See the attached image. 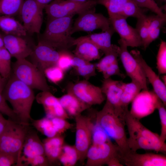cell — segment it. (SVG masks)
<instances>
[{
    "instance_id": "6da1fadb",
    "label": "cell",
    "mask_w": 166,
    "mask_h": 166,
    "mask_svg": "<svg viewBox=\"0 0 166 166\" xmlns=\"http://www.w3.org/2000/svg\"><path fill=\"white\" fill-rule=\"evenodd\" d=\"M32 89L14 75L9 79L2 92L20 122L26 125H30L32 119L30 112L35 98Z\"/></svg>"
},
{
    "instance_id": "7a4b0ae2",
    "label": "cell",
    "mask_w": 166,
    "mask_h": 166,
    "mask_svg": "<svg viewBox=\"0 0 166 166\" xmlns=\"http://www.w3.org/2000/svg\"><path fill=\"white\" fill-rule=\"evenodd\" d=\"M96 122L116 143L120 154L128 152L130 149L125 129V117L119 114L107 101L102 109L96 113Z\"/></svg>"
},
{
    "instance_id": "3957f363",
    "label": "cell",
    "mask_w": 166,
    "mask_h": 166,
    "mask_svg": "<svg viewBox=\"0 0 166 166\" xmlns=\"http://www.w3.org/2000/svg\"><path fill=\"white\" fill-rule=\"evenodd\" d=\"M73 17L49 19L42 40L60 50L74 46L75 38L71 34Z\"/></svg>"
},
{
    "instance_id": "277c9868",
    "label": "cell",
    "mask_w": 166,
    "mask_h": 166,
    "mask_svg": "<svg viewBox=\"0 0 166 166\" xmlns=\"http://www.w3.org/2000/svg\"><path fill=\"white\" fill-rule=\"evenodd\" d=\"M29 126L9 118L6 127L0 136V152L13 156L17 160V163L21 156Z\"/></svg>"
},
{
    "instance_id": "5b68a950",
    "label": "cell",
    "mask_w": 166,
    "mask_h": 166,
    "mask_svg": "<svg viewBox=\"0 0 166 166\" xmlns=\"http://www.w3.org/2000/svg\"><path fill=\"white\" fill-rule=\"evenodd\" d=\"M13 69L14 76L32 89L52 92L44 72L26 58L17 60Z\"/></svg>"
},
{
    "instance_id": "8992f818",
    "label": "cell",
    "mask_w": 166,
    "mask_h": 166,
    "mask_svg": "<svg viewBox=\"0 0 166 166\" xmlns=\"http://www.w3.org/2000/svg\"><path fill=\"white\" fill-rule=\"evenodd\" d=\"M97 0L79 2L72 0H53L44 9L49 19L74 16L95 8Z\"/></svg>"
},
{
    "instance_id": "52a82bcc",
    "label": "cell",
    "mask_w": 166,
    "mask_h": 166,
    "mask_svg": "<svg viewBox=\"0 0 166 166\" xmlns=\"http://www.w3.org/2000/svg\"><path fill=\"white\" fill-rule=\"evenodd\" d=\"M74 118L76 130L74 146L79 154V161L83 164L86 159L87 151L92 144L94 124L90 118L81 114Z\"/></svg>"
},
{
    "instance_id": "ba28073f",
    "label": "cell",
    "mask_w": 166,
    "mask_h": 166,
    "mask_svg": "<svg viewBox=\"0 0 166 166\" xmlns=\"http://www.w3.org/2000/svg\"><path fill=\"white\" fill-rule=\"evenodd\" d=\"M110 25L109 18L96 13L94 8L78 15L72 26L71 34L80 31L91 32L97 29H101L104 32L108 30Z\"/></svg>"
},
{
    "instance_id": "9c48e42d",
    "label": "cell",
    "mask_w": 166,
    "mask_h": 166,
    "mask_svg": "<svg viewBox=\"0 0 166 166\" xmlns=\"http://www.w3.org/2000/svg\"><path fill=\"white\" fill-rule=\"evenodd\" d=\"M67 92L73 94L90 106L101 104L105 98L101 87L95 85L85 79L69 84Z\"/></svg>"
},
{
    "instance_id": "30bf717a",
    "label": "cell",
    "mask_w": 166,
    "mask_h": 166,
    "mask_svg": "<svg viewBox=\"0 0 166 166\" xmlns=\"http://www.w3.org/2000/svg\"><path fill=\"white\" fill-rule=\"evenodd\" d=\"M44 8L35 0H24L19 13L27 32L40 33L43 22V10Z\"/></svg>"
},
{
    "instance_id": "8fae6325",
    "label": "cell",
    "mask_w": 166,
    "mask_h": 166,
    "mask_svg": "<svg viewBox=\"0 0 166 166\" xmlns=\"http://www.w3.org/2000/svg\"><path fill=\"white\" fill-rule=\"evenodd\" d=\"M120 45L119 54L127 75L132 81L139 83L142 90H148L147 79L140 66L136 59L129 53L125 42L121 39L118 41Z\"/></svg>"
},
{
    "instance_id": "7c38bea8",
    "label": "cell",
    "mask_w": 166,
    "mask_h": 166,
    "mask_svg": "<svg viewBox=\"0 0 166 166\" xmlns=\"http://www.w3.org/2000/svg\"><path fill=\"white\" fill-rule=\"evenodd\" d=\"M117 145L110 140L101 144H91L86 154V166H101L106 164L113 157L119 156Z\"/></svg>"
},
{
    "instance_id": "4fadbf2b",
    "label": "cell",
    "mask_w": 166,
    "mask_h": 166,
    "mask_svg": "<svg viewBox=\"0 0 166 166\" xmlns=\"http://www.w3.org/2000/svg\"><path fill=\"white\" fill-rule=\"evenodd\" d=\"M121 163L127 166H166L165 154L146 153H137L129 150L127 152L119 155Z\"/></svg>"
},
{
    "instance_id": "5bb4252c",
    "label": "cell",
    "mask_w": 166,
    "mask_h": 166,
    "mask_svg": "<svg viewBox=\"0 0 166 166\" xmlns=\"http://www.w3.org/2000/svg\"><path fill=\"white\" fill-rule=\"evenodd\" d=\"M57 49L41 40L33 49L30 55L32 63L43 72L47 68L56 65L59 57V51Z\"/></svg>"
},
{
    "instance_id": "9a60e30c",
    "label": "cell",
    "mask_w": 166,
    "mask_h": 166,
    "mask_svg": "<svg viewBox=\"0 0 166 166\" xmlns=\"http://www.w3.org/2000/svg\"><path fill=\"white\" fill-rule=\"evenodd\" d=\"M111 25L119 35L128 46L137 47L142 46L139 35L136 28L127 23L126 18L121 15L109 18Z\"/></svg>"
},
{
    "instance_id": "2e32d148",
    "label": "cell",
    "mask_w": 166,
    "mask_h": 166,
    "mask_svg": "<svg viewBox=\"0 0 166 166\" xmlns=\"http://www.w3.org/2000/svg\"><path fill=\"white\" fill-rule=\"evenodd\" d=\"M124 120L129 135H135L144 138L160 148L166 155V144L160 140L159 135L149 130L138 120L132 116L129 111L126 113Z\"/></svg>"
},
{
    "instance_id": "e0dca14e",
    "label": "cell",
    "mask_w": 166,
    "mask_h": 166,
    "mask_svg": "<svg viewBox=\"0 0 166 166\" xmlns=\"http://www.w3.org/2000/svg\"><path fill=\"white\" fill-rule=\"evenodd\" d=\"M130 53L140 66L147 80L152 86L154 93L166 106V85L147 63L139 51L133 50Z\"/></svg>"
},
{
    "instance_id": "ac0fdd59",
    "label": "cell",
    "mask_w": 166,
    "mask_h": 166,
    "mask_svg": "<svg viewBox=\"0 0 166 166\" xmlns=\"http://www.w3.org/2000/svg\"><path fill=\"white\" fill-rule=\"evenodd\" d=\"M125 83L122 81L115 80L111 77L104 79L101 87L106 101L120 115L125 116L122 110L120 99Z\"/></svg>"
},
{
    "instance_id": "d6986e66",
    "label": "cell",
    "mask_w": 166,
    "mask_h": 166,
    "mask_svg": "<svg viewBox=\"0 0 166 166\" xmlns=\"http://www.w3.org/2000/svg\"><path fill=\"white\" fill-rule=\"evenodd\" d=\"M35 99L38 104L43 106L47 117L50 118L57 117L65 119L69 118L58 98L54 96L52 92L41 91L37 94Z\"/></svg>"
},
{
    "instance_id": "ffe728a7",
    "label": "cell",
    "mask_w": 166,
    "mask_h": 166,
    "mask_svg": "<svg viewBox=\"0 0 166 166\" xmlns=\"http://www.w3.org/2000/svg\"><path fill=\"white\" fill-rule=\"evenodd\" d=\"M3 39L4 47L17 60L26 58L32 53L33 49L23 37L6 34Z\"/></svg>"
},
{
    "instance_id": "44dd1931",
    "label": "cell",
    "mask_w": 166,
    "mask_h": 166,
    "mask_svg": "<svg viewBox=\"0 0 166 166\" xmlns=\"http://www.w3.org/2000/svg\"><path fill=\"white\" fill-rule=\"evenodd\" d=\"M119 49V46L116 45L113 51L105 54V56L96 64V69L101 73L104 79L109 78L114 75L122 78L124 77V75L121 72L117 61Z\"/></svg>"
},
{
    "instance_id": "7402d4cb",
    "label": "cell",
    "mask_w": 166,
    "mask_h": 166,
    "mask_svg": "<svg viewBox=\"0 0 166 166\" xmlns=\"http://www.w3.org/2000/svg\"><path fill=\"white\" fill-rule=\"evenodd\" d=\"M132 102L130 111L131 115L136 118L140 120L152 113L156 109V106L159 98L154 93L152 96H148L145 98H142L140 93Z\"/></svg>"
},
{
    "instance_id": "603a6c76",
    "label": "cell",
    "mask_w": 166,
    "mask_h": 166,
    "mask_svg": "<svg viewBox=\"0 0 166 166\" xmlns=\"http://www.w3.org/2000/svg\"><path fill=\"white\" fill-rule=\"evenodd\" d=\"M74 55L89 62L100 57V50L86 36L75 38Z\"/></svg>"
},
{
    "instance_id": "cb8c5ba5",
    "label": "cell",
    "mask_w": 166,
    "mask_h": 166,
    "mask_svg": "<svg viewBox=\"0 0 166 166\" xmlns=\"http://www.w3.org/2000/svg\"><path fill=\"white\" fill-rule=\"evenodd\" d=\"M22 150L24 156L21 157L23 158H30L38 155H45L43 142L37 132L30 128L25 136Z\"/></svg>"
},
{
    "instance_id": "d4e9b609",
    "label": "cell",
    "mask_w": 166,
    "mask_h": 166,
    "mask_svg": "<svg viewBox=\"0 0 166 166\" xmlns=\"http://www.w3.org/2000/svg\"><path fill=\"white\" fill-rule=\"evenodd\" d=\"M58 98L69 117L75 118L91 107L69 92H67L66 94Z\"/></svg>"
},
{
    "instance_id": "484cf974",
    "label": "cell",
    "mask_w": 166,
    "mask_h": 166,
    "mask_svg": "<svg viewBox=\"0 0 166 166\" xmlns=\"http://www.w3.org/2000/svg\"><path fill=\"white\" fill-rule=\"evenodd\" d=\"M45 154L49 165L59 161V158L64 144V137L61 135L47 137L43 140Z\"/></svg>"
},
{
    "instance_id": "4316f807",
    "label": "cell",
    "mask_w": 166,
    "mask_h": 166,
    "mask_svg": "<svg viewBox=\"0 0 166 166\" xmlns=\"http://www.w3.org/2000/svg\"><path fill=\"white\" fill-rule=\"evenodd\" d=\"M115 31L111 26L107 30L86 36L105 54L113 51L117 45L111 44V39Z\"/></svg>"
},
{
    "instance_id": "83f0119b",
    "label": "cell",
    "mask_w": 166,
    "mask_h": 166,
    "mask_svg": "<svg viewBox=\"0 0 166 166\" xmlns=\"http://www.w3.org/2000/svg\"><path fill=\"white\" fill-rule=\"evenodd\" d=\"M0 29L6 35L21 37L27 32L23 25L10 16L0 15Z\"/></svg>"
},
{
    "instance_id": "f1b7e54d",
    "label": "cell",
    "mask_w": 166,
    "mask_h": 166,
    "mask_svg": "<svg viewBox=\"0 0 166 166\" xmlns=\"http://www.w3.org/2000/svg\"><path fill=\"white\" fill-rule=\"evenodd\" d=\"M142 89L140 85L136 81H132L130 83H124L120 99L121 107L124 113L128 111V105L132 102Z\"/></svg>"
},
{
    "instance_id": "f546056e",
    "label": "cell",
    "mask_w": 166,
    "mask_h": 166,
    "mask_svg": "<svg viewBox=\"0 0 166 166\" xmlns=\"http://www.w3.org/2000/svg\"><path fill=\"white\" fill-rule=\"evenodd\" d=\"M128 146L131 150L136 151L139 149L153 150L165 154L160 148L149 140L141 137L129 135L127 138Z\"/></svg>"
},
{
    "instance_id": "4dcf8cb0",
    "label": "cell",
    "mask_w": 166,
    "mask_h": 166,
    "mask_svg": "<svg viewBox=\"0 0 166 166\" xmlns=\"http://www.w3.org/2000/svg\"><path fill=\"white\" fill-rule=\"evenodd\" d=\"M148 19L149 35L147 47L159 36L160 29L166 21V18L156 15L148 16Z\"/></svg>"
},
{
    "instance_id": "1f68e13d",
    "label": "cell",
    "mask_w": 166,
    "mask_h": 166,
    "mask_svg": "<svg viewBox=\"0 0 166 166\" xmlns=\"http://www.w3.org/2000/svg\"><path fill=\"white\" fill-rule=\"evenodd\" d=\"M79 160V156L74 145L64 144L59 161L64 166H73Z\"/></svg>"
},
{
    "instance_id": "d6a6232c",
    "label": "cell",
    "mask_w": 166,
    "mask_h": 166,
    "mask_svg": "<svg viewBox=\"0 0 166 166\" xmlns=\"http://www.w3.org/2000/svg\"><path fill=\"white\" fill-rule=\"evenodd\" d=\"M30 122L38 131L47 137L59 135L55 130L50 118L46 116L38 120H35L32 118Z\"/></svg>"
},
{
    "instance_id": "836d02e7",
    "label": "cell",
    "mask_w": 166,
    "mask_h": 166,
    "mask_svg": "<svg viewBox=\"0 0 166 166\" xmlns=\"http://www.w3.org/2000/svg\"><path fill=\"white\" fill-rule=\"evenodd\" d=\"M129 0H97V4L104 6L109 18L121 15L125 3Z\"/></svg>"
},
{
    "instance_id": "e575fe53",
    "label": "cell",
    "mask_w": 166,
    "mask_h": 166,
    "mask_svg": "<svg viewBox=\"0 0 166 166\" xmlns=\"http://www.w3.org/2000/svg\"><path fill=\"white\" fill-rule=\"evenodd\" d=\"M24 0H0V15L12 16L19 13Z\"/></svg>"
},
{
    "instance_id": "d590c367",
    "label": "cell",
    "mask_w": 166,
    "mask_h": 166,
    "mask_svg": "<svg viewBox=\"0 0 166 166\" xmlns=\"http://www.w3.org/2000/svg\"><path fill=\"white\" fill-rule=\"evenodd\" d=\"M1 60L0 63V75L5 80L10 77L11 70V56L3 46L1 49Z\"/></svg>"
},
{
    "instance_id": "8d00e7d4",
    "label": "cell",
    "mask_w": 166,
    "mask_h": 166,
    "mask_svg": "<svg viewBox=\"0 0 166 166\" xmlns=\"http://www.w3.org/2000/svg\"><path fill=\"white\" fill-rule=\"evenodd\" d=\"M135 28L141 39L142 46L145 50L147 48L146 45L149 35L148 16L145 15L137 18Z\"/></svg>"
},
{
    "instance_id": "74e56055",
    "label": "cell",
    "mask_w": 166,
    "mask_h": 166,
    "mask_svg": "<svg viewBox=\"0 0 166 166\" xmlns=\"http://www.w3.org/2000/svg\"><path fill=\"white\" fill-rule=\"evenodd\" d=\"M144 15L142 8L138 6L134 0H129L124 5L121 15L127 19L130 17L138 18Z\"/></svg>"
},
{
    "instance_id": "f35d334b",
    "label": "cell",
    "mask_w": 166,
    "mask_h": 166,
    "mask_svg": "<svg viewBox=\"0 0 166 166\" xmlns=\"http://www.w3.org/2000/svg\"><path fill=\"white\" fill-rule=\"evenodd\" d=\"M110 140V138L104 129L96 122L92 129L91 144H101Z\"/></svg>"
},
{
    "instance_id": "ab89813d",
    "label": "cell",
    "mask_w": 166,
    "mask_h": 166,
    "mask_svg": "<svg viewBox=\"0 0 166 166\" xmlns=\"http://www.w3.org/2000/svg\"><path fill=\"white\" fill-rule=\"evenodd\" d=\"M44 72L45 77L50 81L56 84L63 79L65 72L56 65L47 68Z\"/></svg>"
},
{
    "instance_id": "60d3db41",
    "label": "cell",
    "mask_w": 166,
    "mask_h": 166,
    "mask_svg": "<svg viewBox=\"0 0 166 166\" xmlns=\"http://www.w3.org/2000/svg\"><path fill=\"white\" fill-rule=\"evenodd\" d=\"M156 68L159 75L166 73V43L162 41L160 45L156 57Z\"/></svg>"
},
{
    "instance_id": "b9f144b4",
    "label": "cell",
    "mask_w": 166,
    "mask_h": 166,
    "mask_svg": "<svg viewBox=\"0 0 166 166\" xmlns=\"http://www.w3.org/2000/svg\"><path fill=\"white\" fill-rule=\"evenodd\" d=\"M166 106L159 98L156 106L159 112L161 125V133L159 135L160 141L165 143L166 140Z\"/></svg>"
},
{
    "instance_id": "7bdbcfd3",
    "label": "cell",
    "mask_w": 166,
    "mask_h": 166,
    "mask_svg": "<svg viewBox=\"0 0 166 166\" xmlns=\"http://www.w3.org/2000/svg\"><path fill=\"white\" fill-rule=\"evenodd\" d=\"M74 55L68 50H59V57L56 65L65 72L71 67L72 61Z\"/></svg>"
},
{
    "instance_id": "ee69618b",
    "label": "cell",
    "mask_w": 166,
    "mask_h": 166,
    "mask_svg": "<svg viewBox=\"0 0 166 166\" xmlns=\"http://www.w3.org/2000/svg\"><path fill=\"white\" fill-rule=\"evenodd\" d=\"M76 73L85 80H88L96 75V65L87 62L86 63L74 68Z\"/></svg>"
},
{
    "instance_id": "f6af8a7d",
    "label": "cell",
    "mask_w": 166,
    "mask_h": 166,
    "mask_svg": "<svg viewBox=\"0 0 166 166\" xmlns=\"http://www.w3.org/2000/svg\"><path fill=\"white\" fill-rule=\"evenodd\" d=\"M23 161L24 162L25 165L30 164L32 166H47L49 165L45 155H38L30 158H25L21 157L16 165H21Z\"/></svg>"
},
{
    "instance_id": "bcb514c9",
    "label": "cell",
    "mask_w": 166,
    "mask_h": 166,
    "mask_svg": "<svg viewBox=\"0 0 166 166\" xmlns=\"http://www.w3.org/2000/svg\"><path fill=\"white\" fill-rule=\"evenodd\" d=\"M141 8H145L156 14V15L166 18V15L154 0H134Z\"/></svg>"
},
{
    "instance_id": "7dc6e473",
    "label": "cell",
    "mask_w": 166,
    "mask_h": 166,
    "mask_svg": "<svg viewBox=\"0 0 166 166\" xmlns=\"http://www.w3.org/2000/svg\"><path fill=\"white\" fill-rule=\"evenodd\" d=\"M53 127L58 135H61L73 125L62 118L54 117L50 118Z\"/></svg>"
},
{
    "instance_id": "c3c4849f",
    "label": "cell",
    "mask_w": 166,
    "mask_h": 166,
    "mask_svg": "<svg viewBox=\"0 0 166 166\" xmlns=\"http://www.w3.org/2000/svg\"><path fill=\"white\" fill-rule=\"evenodd\" d=\"M0 112L2 114L7 116L9 118L14 121L20 122L16 115L12 109L10 108L6 102V101L0 92Z\"/></svg>"
},
{
    "instance_id": "681fc988",
    "label": "cell",
    "mask_w": 166,
    "mask_h": 166,
    "mask_svg": "<svg viewBox=\"0 0 166 166\" xmlns=\"http://www.w3.org/2000/svg\"><path fill=\"white\" fill-rule=\"evenodd\" d=\"M17 162V160L13 156L0 152V166H10Z\"/></svg>"
},
{
    "instance_id": "f907efd6",
    "label": "cell",
    "mask_w": 166,
    "mask_h": 166,
    "mask_svg": "<svg viewBox=\"0 0 166 166\" xmlns=\"http://www.w3.org/2000/svg\"><path fill=\"white\" fill-rule=\"evenodd\" d=\"M8 121L9 119H6L0 112V136L6 128Z\"/></svg>"
},
{
    "instance_id": "816d5d0a",
    "label": "cell",
    "mask_w": 166,
    "mask_h": 166,
    "mask_svg": "<svg viewBox=\"0 0 166 166\" xmlns=\"http://www.w3.org/2000/svg\"><path fill=\"white\" fill-rule=\"evenodd\" d=\"M108 166H123L120 162L119 158V156L112 158L107 163Z\"/></svg>"
},
{
    "instance_id": "f5cc1de1",
    "label": "cell",
    "mask_w": 166,
    "mask_h": 166,
    "mask_svg": "<svg viewBox=\"0 0 166 166\" xmlns=\"http://www.w3.org/2000/svg\"><path fill=\"white\" fill-rule=\"evenodd\" d=\"M38 2L41 5L45 6L53 0H35Z\"/></svg>"
},
{
    "instance_id": "db71d44e",
    "label": "cell",
    "mask_w": 166,
    "mask_h": 166,
    "mask_svg": "<svg viewBox=\"0 0 166 166\" xmlns=\"http://www.w3.org/2000/svg\"><path fill=\"white\" fill-rule=\"evenodd\" d=\"M4 46V43L3 39V37L0 34V48Z\"/></svg>"
},
{
    "instance_id": "11a10c76",
    "label": "cell",
    "mask_w": 166,
    "mask_h": 166,
    "mask_svg": "<svg viewBox=\"0 0 166 166\" xmlns=\"http://www.w3.org/2000/svg\"><path fill=\"white\" fill-rule=\"evenodd\" d=\"M161 80L164 84L166 85V75H164L161 77Z\"/></svg>"
},
{
    "instance_id": "9f6ffc18",
    "label": "cell",
    "mask_w": 166,
    "mask_h": 166,
    "mask_svg": "<svg viewBox=\"0 0 166 166\" xmlns=\"http://www.w3.org/2000/svg\"><path fill=\"white\" fill-rule=\"evenodd\" d=\"M5 80L0 75V83L3 85Z\"/></svg>"
},
{
    "instance_id": "6f0895ef",
    "label": "cell",
    "mask_w": 166,
    "mask_h": 166,
    "mask_svg": "<svg viewBox=\"0 0 166 166\" xmlns=\"http://www.w3.org/2000/svg\"><path fill=\"white\" fill-rule=\"evenodd\" d=\"M3 89V85L0 83V92L2 93Z\"/></svg>"
},
{
    "instance_id": "680465c9",
    "label": "cell",
    "mask_w": 166,
    "mask_h": 166,
    "mask_svg": "<svg viewBox=\"0 0 166 166\" xmlns=\"http://www.w3.org/2000/svg\"><path fill=\"white\" fill-rule=\"evenodd\" d=\"M72 0L79 2H85L89 0Z\"/></svg>"
}]
</instances>
